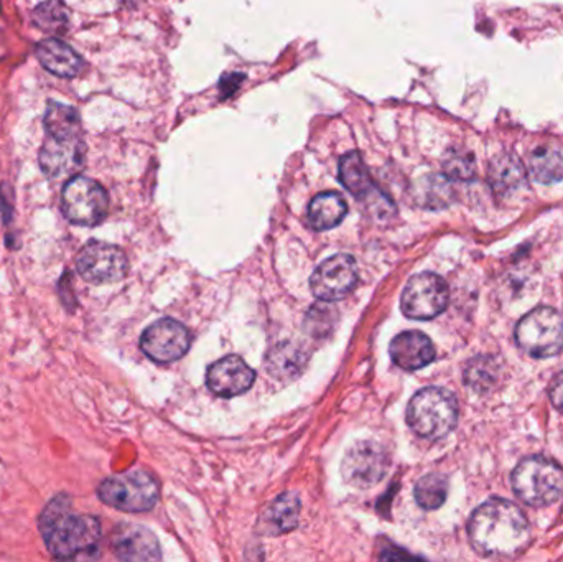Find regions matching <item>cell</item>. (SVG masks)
<instances>
[{
	"label": "cell",
	"mask_w": 563,
	"mask_h": 562,
	"mask_svg": "<svg viewBox=\"0 0 563 562\" xmlns=\"http://www.w3.org/2000/svg\"><path fill=\"white\" fill-rule=\"evenodd\" d=\"M503 362L496 355H478L470 360L465 366V385L478 395H488L498 388L503 378Z\"/></svg>",
	"instance_id": "cell-21"
},
{
	"label": "cell",
	"mask_w": 563,
	"mask_h": 562,
	"mask_svg": "<svg viewBox=\"0 0 563 562\" xmlns=\"http://www.w3.org/2000/svg\"><path fill=\"white\" fill-rule=\"evenodd\" d=\"M86 145L82 137L58 139L46 135L38 162L48 177H75L85 165Z\"/></svg>",
	"instance_id": "cell-13"
},
{
	"label": "cell",
	"mask_w": 563,
	"mask_h": 562,
	"mask_svg": "<svg viewBox=\"0 0 563 562\" xmlns=\"http://www.w3.org/2000/svg\"><path fill=\"white\" fill-rule=\"evenodd\" d=\"M360 280L356 261L347 254L328 257L314 269L310 279L311 293L323 302L344 299Z\"/></svg>",
	"instance_id": "cell-11"
},
{
	"label": "cell",
	"mask_w": 563,
	"mask_h": 562,
	"mask_svg": "<svg viewBox=\"0 0 563 562\" xmlns=\"http://www.w3.org/2000/svg\"><path fill=\"white\" fill-rule=\"evenodd\" d=\"M417 504L423 510H437L445 504L446 495H449V481L442 474H429L417 482L416 491Z\"/></svg>",
	"instance_id": "cell-26"
},
{
	"label": "cell",
	"mask_w": 563,
	"mask_h": 562,
	"mask_svg": "<svg viewBox=\"0 0 563 562\" xmlns=\"http://www.w3.org/2000/svg\"><path fill=\"white\" fill-rule=\"evenodd\" d=\"M449 286L442 277L433 273L417 274L404 289L400 309L409 319H435L449 306Z\"/></svg>",
	"instance_id": "cell-8"
},
{
	"label": "cell",
	"mask_w": 563,
	"mask_h": 562,
	"mask_svg": "<svg viewBox=\"0 0 563 562\" xmlns=\"http://www.w3.org/2000/svg\"><path fill=\"white\" fill-rule=\"evenodd\" d=\"M389 469V455L383 445L373 441L354 444L341 462V475L344 482L354 488L374 487L386 477Z\"/></svg>",
	"instance_id": "cell-10"
},
{
	"label": "cell",
	"mask_w": 563,
	"mask_h": 562,
	"mask_svg": "<svg viewBox=\"0 0 563 562\" xmlns=\"http://www.w3.org/2000/svg\"><path fill=\"white\" fill-rule=\"evenodd\" d=\"M102 504L128 514H144L157 505L161 485L145 471H131L106 478L98 488Z\"/></svg>",
	"instance_id": "cell-5"
},
{
	"label": "cell",
	"mask_w": 563,
	"mask_h": 562,
	"mask_svg": "<svg viewBox=\"0 0 563 562\" xmlns=\"http://www.w3.org/2000/svg\"><path fill=\"white\" fill-rule=\"evenodd\" d=\"M347 214V205L336 191L317 195L308 207V224L313 230L327 231L338 227Z\"/></svg>",
	"instance_id": "cell-23"
},
{
	"label": "cell",
	"mask_w": 563,
	"mask_h": 562,
	"mask_svg": "<svg viewBox=\"0 0 563 562\" xmlns=\"http://www.w3.org/2000/svg\"><path fill=\"white\" fill-rule=\"evenodd\" d=\"M36 56L46 71L59 78H76L85 68L81 56L58 38H46L38 43Z\"/></svg>",
	"instance_id": "cell-18"
},
{
	"label": "cell",
	"mask_w": 563,
	"mask_h": 562,
	"mask_svg": "<svg viewBox=\"0 0 563 562\" xmlns=\"http://www.w3.org/2000/svg\"><path fill=\"white\" fill-rule=\"evenodd\" d=\"M303 353L297 346L284 343L279 349L271 352L267 359V372L273 373L277 379L287 378V376L294 378L303 370Z\"/></svg>",
	"instance_id": "cell-27"
},
{
	"label": "cell",
	"mask_w": 563,
	"mask_h": 562,
	"mask_svg": "<svg viewBox=\"0 0 563 562\" xmlns=\"http://www.w3.org/2000/svg\"><path fill=\"white\" fill-rule=\"evenodd\" d=\"M412 197L419 207L427 210H443L455 200V190L446 175L427 174L413 184Z\"/></svg>",
	"instance_id": "cell-20"
},
{
	"label": "cell",
	"mask_w": 563,
	"mask_h": 562,
	"mask_svg": "<svg viewBox=\"0 0 563 562\" xmlns=\"http://www.w3.org/2000/svg\"><path fill=\"white\" fill-rule=\"evenodd\" d=\"M256 382V372L236 355L224 356L208 368L207 385L221 398L243 395Z\"/></svg>",
	"instance_id": "cell-14"
},
{
	"label": "cell",
	"mask_w": 563,
	"mask_h": 562,
	"mask_svg": "<svg viewBox=\"0 0 563 562\" xmlns=\"http://www.w3.org/2000/svg\"><path fill=\"white\" fill-rule=\"evenodd\" d=\"M62 207L63 213L73 224L96 227L108 214V191L92 178L75 175L63 188Z\"/></svg>",
	"instance_id": "cell-7"
},
{
	"label": "cell",
	"mask_w": 563,
	"mask_h": 562,
	"mask_svg": "<svg viewBox=\"0 0 563 562\" xmlns=\"http://www.w3.org/2000/svg\"><path fill=\"white\" fill-rule=\"evenodd\" d=\"M40 533L56 560L95 558L101 543L98 518L73 514L66 495L53 498L38 517Z\"/></svg>",
	"instance_id": "cell-2"
},
{
	"label": "cell",
	"mask_w": 563,
	"mask_h": 562,
	"mask_svg": "<svg viewBox=\"0 0 563 562\" xmlns=\"http://www.w3.org/2000/svg\"><path fill=\"white\" fill-rule=\"evenodd\" d=\"M468 537L473 550L482 557L515 558L531 544V527L515 504L493 498L470 518Z\"/></svg>",
	"instance_id": "cell-1"
},
{
	"label": "cell",
	"mask_w": 563,
	"mask_h": 562,
	"mask_svg": "<svg viewBox=\"0 0 563 562\" xmlns=\"http://www.w3.org/2000/svg\"><path fill=\"white\" fill-rule=\"evenodd\" d=\"M340 181L356 198L369 201L377 194L360 152H347L340 161Z\"/></svg>",
	"instance_id": "cell-22"
},
{
	"label": "cell",
	"mask_w": 563,
	"mask_h": 562,
	"mask_svg": "<svg viewBox=\"0 0 563 562\" xmlns=\"http://www.w3.org/2000/svg\"><path fill=\"white\" fill-rule=\"evenodd\" d=\"M459 422V401L449 389H422L410 399L407 408V425L420 438L439 441L446 438Z\"/></svg>",
	"instance_id": "cell-3"
},
{
	"label": "cell",
	"mask_w": 563,
	"mask_h": 562,
	"mask_svg": "<svg viewBox=\"0 0 563 562\" xmlns=\"http://www.w3.org/2000/svg\"><path fill=\"white\" fill-rule=\"evenodd\" d=\"M516 343L534 359H551L563 350V317L552 307H538L516 327Z\"/></svg>",
	"instance_id": "cell-6"
},
{
	"label": "cell",
	"mask_w": 563,
	"mask_h": 562,
	"mask_svg": "<svg viewBox=\"0 0 563 562\" xmlns=\"http://www.w3.org/2000/svg\"><path fill=\"white\" fill-rule=\"evenodd\" d=\"M191 337L184 323L162 319L142 333L141 349L152 362L168 365L184 359L190 350Z\"/></svg>",
	"instance_id": "cell-12"
},
{
	"label": "cell",
	"mask_w": 563,
	"mask_h": 562,
	"mask_svg": "<svg viewBox=\"0 0 563 562\" xmlns=\"http://www.w3.org/2000/svg\"><path fill=\"white\" fill-rule=\"evenodd\" d=\"M12 190H10L9 185L2 184L0 185V213L3 214L5 221H9L10 214H12Z\"/></svg>",
	"instance_id": "cell-31"
},
{
	"label": "cell",
	"mask_w": 563,
	"mask_h": 562,
	"mask_svg": "<svg viewBox=\"0 0 563 562\" xmlns=\"http://www.w3.org/2000/svg\"><path fill=\"white\" fill-rule=\"evenodd\" d=\"M43 124H45L46 135L52 137H81V118L73 106L49 102Z\"/></svg>",
	"instance_id": "cell-25"
},
{
	"label": "cell",
	"mask_w": 563,
	"mask_h": 562,
	"mask_svg": "<svg viewBox=\"0 0 563 562\" xmlns=\"http://www.w3.org/2000/svg\"><path fill=\"white\" fill-rule=\"evenodd\" d=\"M443 170L450 180H472L476 174L475 157L465 151L449 152L443 161Z\"/></svg>",
	"instance_id": "cell-29"
},
{
	"label": "cell",
	"mask_w": 563,
	"mask_h": 562,
	"mask_svg": "<svg viewBox=\"0 0 563 562\" xmlns=\"http://www.w3.org/2000/svg\"><path fill=\"white\" fill-rule=\"evenodd\" d=\"M529 170L539 184L551 185L563 180V148L555 145L536 148L529 157Z\"/></svg>",
	"instance_id": "cell-24"
},
{
	"label": "cell",
	"mask_w": 563,
	"mask_h": 562,
	"mask_svg": "<svg viewBox=\"0 0 563 562\" xmlns=\"http://www.w3.org/2000/svg\"><path fill=\"white\" fill-rule=\"evenodd\" d=\"M390 359L406 372L426 368L435 360V346L426 333L409 330L400 333L390 342Z\"/></svg>",
	"instance_id": "cell-16"
},
{
	"label": "cell",
	"mask_w": 563,
	"mask_h": 562,
	"mask_svg": "<svg viewBox=\"0 0 563 562\" xmlns=\"http://www.w3.org/2000/svg\"><path fill=\"white\" fill-rule=\"evenodd\" d=\"M300 517V498L297 494H282L264 511L260 521L263 533L277 537L294 530Z\"/></svg>",
	"instance_id": "cell-19"
},
{
	"label": "cell",
	"mask_w": 563,
	"mask_h": 562,
	"mask_svg": "<svg viewBox=\"0 0 563 562\" xmlns=\"http://www.w3.org/2000/svg\"><path fill=\"white\" fill-rule=\"evenodd\" d=\"M551 401L563 415V372L555 376L551 385Z\"/></svg>",
	"instance_id": "cell-30"
},
{
	"label": "cell",
	"mask_w": 563,
	"mask_h": 562,
	"mask_svg": "<svg viewBox=\"0 0 563 562\" xmlns=\"http://www.w3.org/2000/svg\"><path fill=\"white\" fill-rule=\"evenodd\" d=\"M112 551L122 561H158L161 544L147 528L124 524L112 535Z\"/></svg>",
	"instance_id": "cell-15"
},
{
	"label": "cell",
	"mask_w": 563,
	"mask_h": 562,
	"mask_svg": "<svg viewBox=\"0 0 563 562\" xmlns=\"http://www.w3.org/2000/svg\"><path fill=\"white\" fill-rule=\"evenodd\" d=\"M512 488L531 507H551L562 498L563 471L549 459H525L512 472Z\"/></svg>",
	"instance_id": "cell-4"
},
{
	"label": "cell",
	"mask_w": 563,
	"mask_h": 562,
	"mask_svg": "<svg viewBox=\"0 0 563 562\" xmlns=\"http://www.w3.org/2000/svg\"><path fill=\"white\" fill-rule=\"evenodd\" d=\"M76 267L86 283L112 284L124 279L129 261L121 247L104 241H89L76 256Z\"/></svg>",
	"instance_id": "cell-9"
},
{
	"label": "cell",
	"mask_w": 563,
	"mask_h": 562,
	"mask_svg": "<svg viewBox=\"0 0 563 562\" xmlns=\"http://www.w3.org/2000/svg\"><path fill=\"white\" fill-rule=\"evenodd\" d=\"M488 180L501 200H511L528 188L525 165L515 154H501L493 158Z\"/></svg>",
	"instance_id": "cell-17"
},
{
	"label": "cell",
	"mask_w": 563,
	"mask_h": 562,
	"mask_svg": "<svg viewBox=\"0 0 563 562\" xmlns=\"http://www.w3.org/2000/svg\"><path fill=\"white\" fill-rule=\"evenodd\" d=\"M69 15L59 0H45L33 10V23L45 33H65Z\"/></svg>",
	"instance_id": "cell-28"
}]
</instances>
